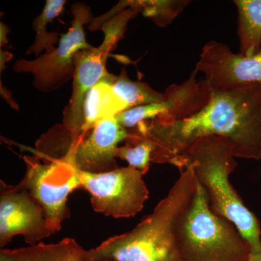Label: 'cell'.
I'll list each match as a JSON object with an SVG mask.
<instances>
[{
    "mask_svg": "<svg viewBox=\"0 0 261 261\" xmlns=\"http://www.w3.org/2000/svg\"><path fill=\"white\" fill-rule=\"evenodd\" d=\"M137 128L153 145L152 162L174 165L197 140L227 139L238 159H261V84L211 90L210 100L195 114L176 121L154 118Z\"/></svg>",
    "mask_w": 261,
    "mask_h": 261,
    "instance_id": "obj_1",
    "label": "cell"
},
{
    "mask_svg": "<svg viewBox=\"0 0 261 261\" xmlns=\"http://www.w3.org/2000/svg\"><path fill=\"white\" fill-rule=\"evenodd\" d=\"M179 170V178L152 214L129 232L91 249V254L115 261H180L178 228L195 199L197 179L191 164Z\"/></svg>",
    "mask_w": 261,
    "mask_h": 261,
    "instance_id": "obj_2",
    "label": "cell"
},
{
    "mask_svg": "<svg viewBox=\"0 0 261 261\" xmlns=\"http://www.w3.org/2000/svg\"><path fill=\"white\" fill-rule=\"evenodd\" d=\"M233 147L227 139L208 137L190 146L173 166L191 164L214 214L232 223L250 246V260L261 261V226L255 214L244 204L229 181L237 168Z\"/></svg>",
    "mask_w": 261,
    "mask_h": 261,
    "instance_id": "obj_3",
    "label": "cell"
},
{
    "mask_svg": "<svg viewBox=\"0 0 261 261\" xmlns=\"http://www.w3.org/2000/svg\"><path fill=\"white\" fill-rule=\"evenodd\" d=\"M177 245L180 261H249L251 252L236 226L211 211L198 181L193 202L178 226Z\"/></svg>",
    "mask_w": 261,
    "mask_h": 261,
    "instance_id": "obj_4",
    "label": "cell"
},
{
    "mask_svg": "<svg viewBox=\"0 0 261 261\" xmlns=\"http://www.w3.org/2000/svg\"><path fill=\"white\" fill-rule=\"evenodd\" d=\"M113 11L114 14L110 15L109 20L103 21L97 28L102 29L105 34L101 45L79 51L75 56L73 92L63 116V123L71 142L84 137L82 130L86 94L108 74L106 65L108 56L124 37L128 21L142 13V9L138 1H128V6L119 3Z\"/></svg>",
    "mask_w": 261,
    "mask_h": 261,
    "instance_id": "obj_5",
    "label": "cell"
},
{
    "mask_svg": "<svg viewBox=\"0 0 261 261\" xmlns=\"http://www.w3.org/2000/svg\"><path fill=\"white\" fill-rule=\"evenodd\" d=\"M42 164L35 158L25 156V177L18 184L29 192L44 212L51 233L58 232L70 216L68 195L81 189L78 169L65 157L49 159Z\"/></svg>",
    "mask_w": 261,
    "mask_h": 261,
    "instance_id": "obj_6",
    "label": "cell"
},
{
    "mask_svg": "<svg viewBox=\"0 0 261 261\" xmlns=\"http://www.w3.org/2000/svg\"><path fill=\"white\" fill-rule=\"evenodd\" d=\"M71 13L73 17L71 27L62 35L58 47L34 61L18 60L13 65L15 73L34 75L33 85L38 90L53 92L73 80L75 54L93 47L86 40L84 30V25L94 20L90 8L84 3H75L72 5Z\"/></svg>",
    "mask_w": 261,
    "mask_h": 261,
    "instance_id": "obj_7",
    "label": "cell"
},
{
    "mask_svg": "<svg viewBox=\"0 0 261 261\" xmlns=\"http://www.w3.org/2000/svg\"><path fill=\"white\" fill-rule=\"evenodd\" d=\"M78 172L81 189L90 193L92 207L99 214L116 219L133 217L149 198L143 173L135 168H118L99 173L78 169Z\"/></svg>",
    "mask_w": 261,
    "mask_h": 261,
    "instance_id": "obj_8",
    "label": "cell"
},
{
    "mask_svg": "<svg viewBox=\"0 0 261 261\" xmlns=\"http://www.w3.org/2000/svg\"><path fill=\"white\" fill-rule=\"evenodd\" d=\"M194 70L190 78L181 84H172L166 89L162 102L129 108L115 118L124 128H134L142 121L154 118L176 121L195 114L210 100L211 89L205 80L197 81Z\"/></svg>",
    "mask_w": 261,
    "mask_h": 261,
    "instance_id": "obj_9",
    "label": "cell"
},
{
    "mask_svg": "<svg viewBox=\"0 0 261 261\" xmlns=\"http://www.w3.org/2000/svg\"><path fill=\"white\" fill-rule=\"evenodd\" d=\"M47 220L39 204L23 187L1 181L0 194V247L22 235L25 243L37 245L50 236Z\"/></svg>",
    "mask_w": 261,
    "mask_h": 261,
    "instance_id": "obj_10",
    "label": "cell"
},
{
    "mask_svg": "<svg viewBox=\"0 0 261 261\" xmlns=\"http://www.w3.org/2000/svg\"><path fill=\"white\" fill-rule=\"evenodd\" d=\"M211 90H226L244 84H261V49L252 56L235 54L226 44L206 43L196 64Z\"/></svg>",
    "mask_w": 261,
    "mask_h": 261,
    "instance_id": "obj_11",
    "label": "cell"
},
{
    "mask_svg": "<svg viewBox=\"0 0 261 261\" xmlns=\"http://www.w3.org/2000/svg\"><path fill=\"white\" fill-rule=\"evenodd\" d=\"M129 132L116 118L104 120L95 125L87 137L70 142L63 157L80 171L109 172L118 168L116 161L118 145L126 141Z\"/></svg>",
    "mask_w": 261,
    "mask_h": 261,
    "instance_id": "obj_12",
    "label": "cell"
},
{
    "mask_svg": "<svg viewBox=\"0 0 261 261\" xmlns=\"http://www.w3.org/2000/svg\"><path fill=\"white\" fill-rule=\"evenodd\" d=\"M0 261H115L108 257L94 256L72 238L56 244L38 243L28 247L0 251Z\"/></svg>",
    "mask_w": 261,
    "mask_h": 261,
    "instance_id": "obj_13",
    "label": "cell"
},
{
    "mask_svg": "<svg viewBox=\"0 0 261 261\" xmlns=\"http://www.w3.org/2000/svg\"><path fill=\"white\" fill-rule=\"evenodd\" d=\"M128 109V106L118 97L113 87L100 81L89 89L84 97V137L99 122L115 118Z\"/></svg>",
    "mask_w": 261,
    "mask_h": 261,
    "instance_id": "obj_14",
    "label": "cell"
},
{
    "mask_svg": "<svg viewBox=\"0 0 261 261\" xmlns=\"http://www.w3.org/2000/svg\"><path fill=\"white\" fill-rule=\"evenodd\" d=\"M238 10L240 54L252 56L261 49V0L233 1Z\"/></svg>",
    "mask_w": 261,
    "mask_h": 261,
    "instance_id": "obj_15",
    "label": "cell"
},
{
    "mask_svg": "<svg viewBox=\"0 0 261 261\" xmlns=\"http://www.w3.org/2000/svg\"><path fill=\"white\" fill-rule=\"evenodd\" d=\"M102 80L113 87L115 92L126 103L128 108L162 102L166 97L165 92H157L145 82L129 80L125 69L121 70L119 75L108 73Z\"/></svg>",
    "mask_w": 261,
    "mask_h": 261,
    "instance_id": "obj_16",
    "label": "cell"
},
{
    "mask_svg": "<svg viewBox=\"0 0 261 261\" xmlns=\"http://www.w3.org/2000/svg\"><path fill=\"white\" fill-rule=\"evenodd\" d=\"M65 3V0H47L46 2L42 13L33 21L32 27L36 32L35 41L27 51V54L38 56L44 50H46V53H50L56 49L55 44L58 41V34L48 33L47 25L61 14Z\"/></svg>",
    "mask_w": 261,
    "mask_h": 261,
    "instance_id": "obj_17",
    "label": "cell"
},
{
    "mask_svg": "<svg viewBox=\"0 0 261 261\" xmlns=\"http://www.w3.org/2000/svg\"><path fill=\"white\" fill-rule=\"evenodd\" d=\"M153 145L143 132L135 127L129 132L126 145L118 147L116 158L128 163V166L142 171L145 175L149 171Z\"/></svg>",
    "mask_w": 261,
    "mask_h": 261,
    "instance_id": "obj_18",
    "label": "cell"
},
{
    "mask_svg": "<svg viewBox=\"0 0 261 261\" xmlns=\"http://www.w3.org/2000/svg\"><path fill=\"white\" fill-rule=\"evenodd\" d=\"M187 0H140L144 16L150 18L159 27H167L185 10Z\"/></svg>",
    "mask_w": 261,
    "mask_h": 261,
    "instance_id": "obj_19",
    "label": "cell"
}]
</instances>
